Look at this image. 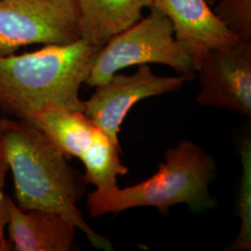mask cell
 <instances>
[{"label":"cell","mask_w":251,"mask_h":251,"mask_svg":"<svg viewBox=\"0 0 251 251\" xmlns=\"http://www.w3.org/2000/svg\"><path fill=\"white\" fill-rule=\"evenodd\" d=\"M9 171L7 152H6V144H5V135L2 123L0 121V191H4L6 176Z\"/></svg>","instance_id":"15"},{"label":"cell","mask_w":251,"mask_h":251,"mask_svg":"<svg viewBox=\"0 0 251 251\" xmlns=\"http://www.w3.org/2000/svg\"><path fill=\"white\" fill-rule=\"evenodd\" d=\"M212 9L223 25L241 41H251V0H217Z\"/></svg>","instance_id":"13"},{"label":"cell","mask_w":251,"mask_h":251,"mask_svg":"<svg viewBox=\"0 0 251 251\" xmlns=\"http://www.w3.org/2000/svg\"><path fill=\"white\" fill-rule=\"evenodd\" d=\"M215 176V162L210 154L198 144L182 141L167 150L165 161L151 178L124 189H96L87 205L92 218L138 206H154L167 213L178 204L202 211L213 204L208 185Z\"/></svg>","instance_id":"3"},{"label":"cell","mask_w":251,"mask_h":251,"mask_svg":"<svg viewBox=\"0 0 251 251\" xmlns=\"http://www.w3.org/2000/svg\"><path fill=\"white\" fill-rule=\"evenodd\" d=\"M171 20L174 36L198 72L209 51L239 39L217 18L206 0H152V6Z\"/></svg>","instance_id":"8"},{"label":"cell","mask_w":251,"mask_h":251,"mask_svg":"<svg viewBox=\"0 0 251 251\" xmlns=\"http://www.w3.org/2000/svg\"><path fill=\"white\" fill-rule=\"evenodd\" d=\"M240 157L242 174L237 199V215L240 219V229L233 243L226 251H249L251 249V137L244 135L240 142Z\"/></svg>","instance_id":"12"},{"label":"cell","mask_w":251,"mask_h":251,"mask_svg":"<svg viewBox=\"0 0 251 251\" xmlns=\"http://www.w3.org/2000/svg\"><path fill=\"white\" fill-rule=\"evenodd\" d=\"M197 101L251 116V41H241L206 54L198 70Z\"/></svg>","instance_id":"7"},{"label":"cell","mask_w":251,"mask_h":251,"mask_svg":"<svg viewBox=\"0 0 251 251\" xmlns=\"http://www.w3.org/2000/svg\"><path fill=\"white\" fill-rule=\"evenodd\" d=\"M206 2L208 3V5L209 6H211V5H214L216 2H217V0H206Z\"/></svg>","instance_id":"16"},{"label":"cell","mask_w":251,"mask_h":251,"mask_svg":"<svg viewBox=\"0 0 251 251\" xmlns=\"http://www.w3.org/2000/svg\"><path fill=\"white\" fill-rule=\"evenodd\" d=\"M0 121L15 204L23 210L59 213L80 230L94 248L113 251L112 244L90 228L77 207L88 184L84 174L73 168L34 122L14 117H0Z\"/></svg>","instance_id":"1"},{"label":"cell","mask_w":251,"mask_h":251,"mask_svg":"<svg viewBox=\"0 0 251 251\" xmlns=\"http://www.w3.org/2000/svg\"><path fill=\"white\" fill-rule=\"evenodd\" d=\"M149 9L146 17L100 48L85 84L95 88L122 69L148 63L164 64L193 77L192 60L177 42L171 20L161 10Z\"/></svg>","instance_id":"4"},{"label":"cell","mask_w":251,"mask_h":251,"mask_svg":"<svg viewBox=\"0 0 251 251\" xmlns=\"http://www.w3.org/2000/svg\"><path fill=\"white\" fill-rule=\"evenodd\" d=\"M80 38L76 0H0V57L25 46L67 45Z\"/></svg>","instance_id":"5"},{"label":"cell","mask_w":251,"mask_h":251,"mask_svg":"<svg viewBox=\"0 0 251 251\" xmlns=\"http://www.w3.org/2000/svg\"><path fill=\"white\" fill-rule=\"evenodd\" d=\"M81 38L102 47L118 33L143 18L152 0H76Z\"/></svg>","instance_id":"10"},{"label":"cell","mask_w":251,"mask_h":251,"mask_svg":"<svg viewBox=\"0 0 251 251\" xmlns=\"http://www.w3.org/2000/svg\"><path fill=\"white\" fill-rule=\"evenodd\" d=\"M100 47L87 40L0 57V111L31 121L48 104L83 112L79 96Z\"/></svg>","instance_id":"2"},{"label":"cell","mask_w":251,"mask_h":251,"mask_svg":"<svg viewBox=\"0 0 251 251\" xmlns=\"http://www.w3.org/2000/svg\"><path fill=\"white\" fill-rule=\"evenodd\" d=\"M12 198L0 191V251H10L11 246L6 237V229L9 221V206Z\"/></svg>","instance_id":"14"},{"label":"cell","mask_w":251,"mask_h":251,"mask_svg":"<svg viewBox=\"0 0 251 251\" xmlns=\"http://www.w3.org/2000/svg\"><path fill=\"white\" fill-rule=\"evenodd\" d=\"M7 230L11 251H69L77 228L59 213L23 210L11 199Z\"/></svg>","instance_id":"9"},{"label":"cell","mask_w":251,"mask_h":251,"mask_svg":"<svg viewBox=\"0 0 251 251\" xmlns=\"http://www.w3.org/2000/svg\"><path fill=\"white\" fill-rule=\"evenodd\" d=\"M189 79L184 75L159 76L152 72L148 64H141L132 75L117 73L105 83L95 87L90 99L83 100V113L111 144L120 148L118 133L130 109L142 100L179 90Z\"/></svg>","instance_id":"6"},{"label":"cell","mask_w":251,"mask_h":251,"mask_svg":"<svg viewBox=\"0 0 251 251\" xmlns=\"http://www.w3.org/2000/svg\"><path fill=\"white\" fill-rule=\"evenodd\" d=\"M120 150L111 144L104 133L100 135L90 149L80 157L86 169L84 176L87 182L99 190L117 186V176L126 175L128 171L120 160Z\"/></svg>","instance_id":"11"}]
</instances>
